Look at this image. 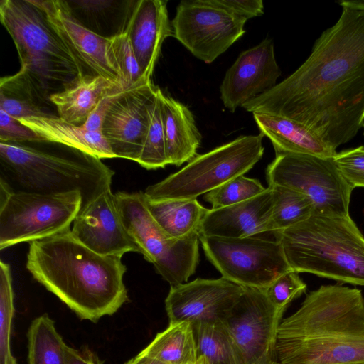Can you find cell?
Segmentation results:
<instances>
[{
    "label": "cell",
    "mask_w": 364,
    "mask_h": 364,
    "mask_svg": "<svg viewBox=\"0 0 364 364\" xmlns=\"http://www.w3.org/2000/svg\"><path fill=\"white\" fill-rule=\"evenodd\" d=\"M306 290V284L299 273L290 270L277 277L266 289L270 302L281 312L284 313L292 301Z\"/></svg>",
    "instance_id": "e575fe53"
},
{
    "label": "cell",
    "mask_w": 364,
    "mask_h": 364,
    "mask_svg": "<svg viewBox=\"0 0 364 364\" xmlns=\"http://www.w3.org/2000/svg\"><path fill=\"white\" fill-rule=\"evenodd\" d=\"M284 313L269 300L265 289L245 288L220 324L244 364H258L274 355L277 330Z\"/></svg>",
    "instance_id": "4fadbf2b"
},
{
    "label": "cell",
    "mask_w": 364,
    "mask_h": 364,
    "mask_svg": "<svg viewBox=\"0 0 364 364\" xmlns=\"http://www.w3.org/2000/svg\"><path fill=\"white\" fill-rule=\"evenodd\" d=\"M146 203L158 225L176 239L199 232L208 210L197 198L152 200L146 198Z\"/></svg>",
    "instance_id": "4316f807"
},
{
    "label": "cell",
    "mask_w": 364,
    "mask_h": 364,
    "mask_svg": "<svg viewBox=\"0 0 364 364\" xmlns=\"http://www.w3.org/2000/svg\"><path fill=\"white\" fill-rule=\"evenodd\" d=\"M199 238L205 257L222 277L245 288L266 289L280 275L292 270L275 238Z\"/></svg>",
    "instance_id": "30bf717a"
},
{
    "label": "cell",
    "mask_w": 364,
    "mask_h": 364,
    "mask_svg": "<svg viewBox=\"0 0 364 364\" xmlns=\"http://www.w3.org/2000/svg\"><path fill=\"white\" fill-rule=\"evenodd\" d=\"M151 80L125 90L104 118L101 132L115 158L138 161L158 94Z\"/></svg>",
    "instance_id": "9a60e30c"
},
{
    "label": "cell",
    "mask_w": 364,
    "mask_h": 364,
    "mask_svg": "<svg viewBox=\"0 0 364 364\" xmlns=\"http://www.w3.org/2000/svg\"><path fill=\"white\" fill-rule=\"evenodd\" d=\"M266 179L268 187L284 186L304 194L314 203L315 211L348 215L353 188L333 158L275 152L266 168Z\"/></svg>",
    "instance_id": "8fae6325"
},
{
    "label": "cell",
    "mask_w": 364,
    "mask_h": 364,
    "mask_svg": "<svg viewBox=\"0 0 364 364\" xmlns=\"http://www.w3.org/2000/svg\"><path fill=\"white\" fill-rule=\"evenodd\" d=\"M274 42L265 38L240 53L226 71L220 87V100L234 112L249 100L273 88L281 75Z\"/></svg>",
    "instance_id": "ac0fdd59"
},
{
    "label": "cell",
    "mask_w": 364,
    "mask_h": 364,
    "mask_svg": "<svg viewBox=\"0 0 364 364\" xmlns=\"http://www.w3.org/2000/svg\"><path fill=\"white\" fill-rule=\"evenodd\" d=\"M260 133L272 142L275 152H291L333 158L336 151L316 134L293 119L273 114L252 113Z\"/></svg>",
    "instance_id": "7402d4cb"
},
{
    "label": "cell",
    "mask_w": 364,
    "mask_h": 364,
    "mask_svg": "<svg viewBox=\"0 0 364 364\" xmlns=\"http://www.w3.org/2000/svg\"><path fill=\"white\" fill-rule=\"evenodd\" d=\"M27 337L28 364H66V344L47 314L32 321Z\"/></svg>",
    "instance_id": "83f0119b"
},
{
    "label": "cell",
    "mask_w": 364,
    "mask_h": 364,
    "mask_svg": "<svg viewBox=\"0 0 364 364\" xmlns=\"http://www.w3.org/2000/svg\"><path fill=\"white\" fill-rule=\"evenodd\" d=\"M245 289L222 277L172 286L165 299L169 322L220 325Z\"/></svg>",
    "instance_id": "2e32d148"
},
{
    "label": "cell",
    "mask_w": 364,
    "mask_h": 364,
    "mask_svg": "<svg viewBox=\"0 0 364 364\" xmlns=\"http://www.w3.org/2000/svg\"><path fill=\"white\" fill-rule=\"evenodd\" d=\"M26 269L80 318L97 322L127 300L122 256L91 250L71 229L29 243Z\"/></svg>",
    "instance_id": "3957f363"
},
{
    "label": "cell",
    "mask_w": 364,
    "mask_h": 364,
    "mask_svg": "<svg viewBox=\"0 0 364 364\" xmlns=\"http://www.w3.org/2000/svg\"><path fill=\"white\" fill-rule=\"evenodd\" d=\"M82 204L79 191L11 193L0 203V250L70 230Z\"/></svg>",
    "instance_id": "9c48e42d"
},
{
    "label": "cell",
    "mask_w": 364,
    "mask_h": 364,
    "mask_svg": "<svg viewBox=\"0 0 364 364\" xmlns=\"http://www.w3.org/2000/svg\"><path fill=\"white\" fill-rule=\"evenodd\" d=\"M124 224L144 258L170 287L187 282L199 263V232L173 238L155 221L144 192L115 193Z\"/></svg>",
    "instance_id": "ba28073f"
},
{
    "label": "cell",
    "mask_w": 364,
    "mask_h": 364,
    "mask_svg": "<svg viewBox=\"0 0 364 364\" xmlns=\"http://www.w3.org/2000/svg\"><path fill=\"white\" fill-rule=\"evenodd\" d=\"M274 235L292 270L364 286V235L349 214L314 211Z\"/></svg>",
    "instance_id": "5b68a950"
},
{
    "label": "cell",
    "mask_w": 364,
    "mask_h": 364,
    "mask_svg": "<svg viewBox=\"0 0 364 364\" xmlns=\"http://www.w3.org/2000/svg\"><path fill=\"white\" fill-rule=\"evenodd\" d=\"M66 364H102L99 358L87 348L77 350L65 346Z\"/></svg>",
    "instance_id": "ab89813d"
},
{
    "label": "cell",
    "mask_w": 364,
    "mask_h": 364,
    "mask_svg": "<svg viewBox=\"0 0 364 364\" xmlns=\"http://www.w3.org/2000/svg\"><path fill=\"white\" fill-rule=\"evenodd\" d=\"M264 135H242L210 151L198 154L178 171L144 192L152 200L193 199L245 175L261 159Z\"/></svg>",
    "instance_id": "52a82bcc"
},
{
    "label": "cell",
    "mask_w": 364,
    "mask_h": 364,
    "mask_svg": "<svg viewBox=\"0 0 364 364\" xmlns=\"http://www.w3.org/2000/svg\"><path fill=\"white\" fill-rule=\"evenodd\" d=\"M122 86L102 76L79 77L50 97L58 115L66 122L82 127L100 100Z\"/></svg>",
    "instance_id": "603a6c76"
},
{
    "label": "cell",
    "mask_w": 364,
    "mask_h": 364,
    "mask_svg": "<svg viewBox=\"0 0 364 364\" xmlns=\"http://www.w3.org/2000/svg\"><path fill=\"white\" fill-rule=\"evenodd\" d=\"M245 23L211 0L181 1L171 21L173 37L208 64L244 35Z\"/></svg>",
    "instance_id": "7c38bea8"
},
{
    "label": "cell",
    "mask_w": 364,
    "mask_h": 364,
    "mask_svg": "<svg viewBox=\"0 0 364 364\" xmlns=\"http://www.w3.org/2000/svg\"><path fill=\"white\" fill-rule=\"evenodd\" d=\"M341 6H347L364 11V0H345L340 1Z\"/></svg>",
    "instance_id": "b9f144b4"
},
{
    "label": "cell",
    "mask_w": 364,
    "mask_h": 364,
    "mask_svg": "<svg viewBox=\"0 0 364 364\" xmlns=\"http://www.w3.org/2000/svg\"><path fill=\"white\" fill-rule=\"evenodd\" d=\"M114 175L102 159L65 144L46 139L0 142V185L11 193L79 191L83 208L111 188Z\"/></svg>",
    "instance_id": "277c9868"
},
{
    "label": "cell",
    "mask_w": 364,
    "mask_h": 364,
    "mask_svg": "<svg viewBox=\"0 0 364 364\" xmlns=\"http://www.w3.org/2000/svg\"><path fill=\"white\" fill-rule=\"evenodd\" d=\"M212 2L234 16L247 21L264 14L262 0H211Z\"/></svg>",
    "instance_id": "74e56055"
},
{
    "label": "cell",
    "mask_w": 364,
    "mask_h": 364,
    "mask_svg": "<svg viewBox=\"0 0 364 364\" xmlns=\"http://www.w3.org/2000/svg\"><path fill=\"white\" fill-rule=\"evenodd\" d=\"M258 364H280L275 358L274 355L269 356L263 359Z\"/></svg>",
    "instance_id": "7bdbcfd3"
},
{
    "label": "cell",
    "mask_w": 364,
    "mask_h": 364,
    "mask_svg": "<svg viewBox=\"0 0 364 364\" xmlns=\"http://www.w3.org/2000/svg\"><path fill=\"white\" fill-rule=\"evenodd\" d=\"M43 139L33 130L0 109V142H23Z\"/></svg>",
    "instance_id": "8d00e7d4"
},
{
    "label": "cell",
    "mask_w": 364,
    "mask_h": 364,
    "mask_svg": "<svg viewBox=\"0 0 364 364\" xmlns=\"http://www.w3.org/2000/svg\"><path fill=\"white\" fill-rule=\"evenodd\" d=\"M14 313L11 268L0 262V364H16L11 351V323Z\"/></svg>",
    "instance_id": "4dcf8cb0"
},
{
    "label": "cell",
    "mask_w": 364,
    "mask_h": 364,
    "mask_svg": "<svg viewBox=\"0 0 364 364\" xmlns=\"http://www.w3.org/2000/svg\"><path fill=\"white\" fill-rule=\"evenodd\" d=\"M270 220L271 233L284 230L310 217L316 210L312 201L294 189L274 186Z\"/></svg>",
    "instance_id": "f1b7e54d"
},
{
    "label": "cell",
    "mask_w": 364,
    "mask_h": 364,
    "mask_svg": "<svg viewBox=\"0 0 364 364\" xmlns=\"http://www.w3.org/2000/svg\"><path fill=\"white\" fill-rule=\"evenodd\" d=\"M266 188L258 180L242 175L205 193L203 198L211 205L212 209H218L250 200Z\"/></svg>",
    "instance_id": "1f68e13d"
},
{
    "label": "cell",
    "mask_w": 364,
    "mask_h": 364,
    "mask_svg": "<svg viewBox=\"0 0 364 364\" xmlns=\"http://www.w3.org/2000/svg\"><path fill=\"white\" fill-rule=\"evenodd\" d=\"M198 353L210 364H244L235 346L220 325L193 326Z\"/></svg>",
    "instance_id": "f546056e"
},
{
    "label": "cell",
    "mask_w": 364,
    "mask_h": 364,
    "mask_svg": "<svg viewBox=\"0 0 364 364\" xmlns=\"http://www.w3.org/2000/svg\"><path fill=\"white\" fill-rule=\"evenodd\" d=\"M363 127H364V123H363Z\"/></svg>",
    "instance_id": "bcb514c9"
},
{
    "label": "cell",
    "mask_w": 364,
    "mask_h": 364,
    "mask_svg": "<svg viewBox=\"0 0 364 364\" xmlns=\"http://www.w3.org/2000/svg\"><path fill=\"white\" fill-rule=\"evenodd\" d=\"M0 19L15 44L21 68L48 95L82 77L76 61L33 0H1Z\"/></svg>",
    "instance_id": "8992f818"
},
{
    "label": "cell",
    "mask_w": 364,
    "mask_h": 364,
    "mask_svg": "<svg viewBox=\"0 0 364 364\" xmlns=\"http://www.w3.org/2000/svg\"><path fill=\"white\" fill-rule=\"evenodd\" d=\"M33 1L76 61L82 76H102L122 85L111 37L102 36L84 26L68 1Z\"/></svg>",
    "instance_id": "5bb4252c"
},
{
    "label": "cell",
    "mask_w": 364,
    "mask_h": 364,
    "mask_svg": "<svg viewBox=\"0 0 364 364\" xmlns=\"http://www.w3.org/2000/svg\"><path fill=\"white\" fill-rule=\"evenodd\" d=\"M140 353L163 364H196L199 353L193 325L169 322Z\"/></svg>",
    "instance_id": "484cf974"
},
{
    "label": "cell",
    "mask_w": 364,
    "mask_h": 364,
    "mask_svg": "<svg viewBox=\"0 0 364 364\" xmlns=\"http://www.w3.org/2000/svg\"><path fill=\"white\" fill-rule=\"evenodd\" d=\"M137 163L148 170L164 168L168 165L161 106L158 94L151 112L150 123L141 154Z\"/></svg>",
    "instance_id": "d6a6232c"
},
{
    "label": "cell",
    "mask_w": 364,
    "mask_h": 364,
    "mask_svg": "<svg viewBox=\"0 0 364 364\" xmlns=\"http://www.w3.org/2000/svg\"><path fill=\"white\" fill-rule=\"evenodd\" d=\"M348 364H364V363H348Z\"/></svg>",
    "instance_id": "f6af8a7d"
},
{
    "label": "cell",
    "mask_w": 364,
    "mask_h": 364,
    "mask_svg": "<svg viewBox=\"0 0 364 364\" xmlns=\"http://www.w3.org/2000/svg\"><path fill=\"white\" fill-rule=\"evenodd\" d=\"M196 364H210V363L205 356L200 355Z\"/></svg>",
    "instance_id": "ee69618b"
},
{
    "label": "cell",
    "mask_w": 364,
    "mask_h": 364,
    "mask_svg": "<svg viewBox=\"0 0 364 364\" xmlns=\"http://www.w3.org/2000/svg\"><path fill=\"white\" fill-rule=\"evenodd\" d=\"M41 138L65 144L100 159L115 158L101 131H90L55 117H29L19 119Z\"/></svg>",
    "instance_id": "d4e9b609"
},
{
    "label": "cell",
    "mask_w": 364,
    "mask_h": 364,
    "mask_svg": "<svg viewBox=\"0 0 364 364\" xmlns=\"http://www.w3.org/2000/svg\"><path fill=\"white\" fill-rule=\"evenodd\" d=\"M342 176L353 188H364V145L342 151L333 157Z\"/></svg>",
    "instance_id": "d590c367"
},
{
    "label": "cell",
    "mask_w": 364,
    "mask_h": 364,
    "mask_svg": "<svg viewBox=\"0 0 364 364\" xmlns=\"http://www.w3.org/2000/svg\"><path fill=\"white\" fill-rule=\"evenodd\" d=\"M126 364H163L158 360L139 353L136 357L129 360Z\"/></svg>",
    "instance_id": "60d3db41"
},
{
    "label": "cell",
    "mask_w": 364,
    "mask_h": 364,
    "mask_svg": "<svg viewBox=\"0 0 364 364\" xmlns=\"http://www.w3.org/2000/svg\"><path fill=\"white\" fill-rule=\"evenodd\" d=\"M73 237L102 255L122 256L141 250L128 232L111 188L82 208L73 222Z\"/></svg>",
    "instance_id": "e0dca14e"
},
{
    "label": "cell",
    "mask_w": 364,
    "mask_h": 364,
    "mask_svg": "<svg viewBox=\"0 0 364 364\" xmlns=\"http://www.w3.org/2000/svg\"><path fill=\"white\" fill-rule=\"evenodd\" d=\"M168 164L180 166L195 158L202 136L189 108L159 88Z\"/></svg>",
    "instance_id": "44dd1931"
},
{
    "label": "cell",
    "mask_w": 364,
    "mask_h": 364,
    "mask_svg": "<svg viewBox=\"0 0 364 364\" xmlns=\"http://www.w3.org/2000/svg\"><path fill=\"white\" fill-rule=\"evenodd\" d=\"M272 189L231 206L208 209L199 235L208 237L242 238L271 233Z\"/></svg>",
    "instance_id": "ffe728a7"
},
{
    "label": "cell",
    "mask_w": 364,
    "mask_h": 364,
    "mask_svg": "<svg viewBox=\"0 0 364 364\" xmlns=\"http://www.w3.org/2000/svg\"><path fill=\"white\" fill-rule=\"evenodd\" d=\"M125 90L127 89L119 87L105 96L90 114L87 122L82 127L90 131H101L102 122L107 112L112 103Z\"/></svg>",
    "instance_id": "f35d334b"
},
{
    "label": "cell",
    "mask_w": 364,
    "mask_h": 364,
    "mask_svg": "<svg viewBox=\"0 0 364 364\" xmlns=\"http://www.w3.org/2000/svg\"><path fill=\"white\" fill-rule=\"evenodd\" d=\"M0 109L18 120L29 117L58 116L50 96L22 68L13 75L0 79Z\"/></svg>",
    "instance_id": "cb8c5ba5"
},
{
    "label": "cell",
    "mask_w": 364,
    "mask_h": 364,
    "mask_svg": "<svg viewBox=\"0 0 364 364\" xmlns=\"http://www.w3.org/2000/svg\"><path fill=\"white\" fill-rule=\"evenodd\" d=\"M307 59L273 88L242 107L296 121L336 149L364 123V11L341 6Z\"/></svg>",
    "instance_id": "6da1fadb"
},
{
    "label": "cell",
    "mask_w": 364,
    "mask_h": 364,
    "mask_svg": "<svg viewBox=\"0 0 364 364\" xmlns=\"http://www.w3.org/2000/svg\"><path fill=\"white\" fill-rule=\"evenodd\" d=\"M166 0L134 1L124 26L141 74L151 80L164 40L173 36Z\"/></svg>",
    "instance_id": "d6986e66"
},
{
    "label": "cell",
    "mask_w": 364,
    "mask_h": 364,
    "mask_svg": "<svg viewBox=\"0 0 364 364\" xmlns=\"http://www.w3.org/2000/svg\"><path fill=\"white\" fill-rule=\"evenodd\" d=\"M280 364L364 363V299L357 288L323 285L279 323Z\"/></svg>",
    "instance_id": "7a4b0ae2"
},
{
    "label": "cell",
    "mask_w": 364,
    "mask_h": 364,
    "mask_svg": "<svg viewBox=\"0 0 364 364\" xmlns=\"http://www.w3.org/2000/svg\"><path fill=\"white\" fill-rule=\"evenodd\" d=\"M110 37L112 50L123 88L129 89L141 81L149 80L141 74L124 28Z\"/></svg>",
    "instance_id": "836d02e7"
}]
</instances>
